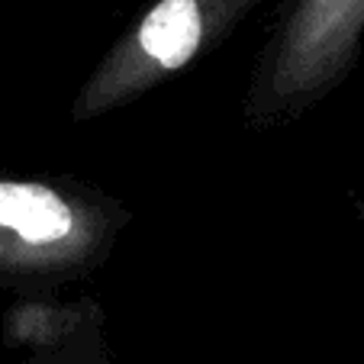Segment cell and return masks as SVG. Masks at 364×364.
Returning <instances> with one entry per match:
<instances>
[{"label":"cell","instance_id":"1","mask_svg":"<svg viewBox=\"0 0 364 364\" xmlns=\"http://www.w3.org/2000/svg\"><path fill=\"white\" fill-rule=\"evenodd\" d=\"M132 210L84 181L0 174V287L52 290L107 264Z\"/></svg>","mask_w":364,"mask_h":364},{"label":"cell","instance_id":"2","mask_svg":"<svg viewBox=\"0 0 364 364\" xmlns=\"http://www.w3.org/2000/svg\"><path fill=\"white\" fill-rule=\"evenodd\" d=\"M364 0H281L264 39L242 117L277 129L323 103L361 58Z\"/></svg>","mask_w":364,"mask_h":364},{"label":"cell","instance_id":"3","mask_svg":"<svg viewBox=\"0 0 364 364\" xmlns=\"http://www.w3.org/2000/svg\"><path fill=\"white\" fill-rule=\"evenodd\" d=\"M268 0H151L117 36L71 100L75 126L117 113L213 52Z\"/></svg>","mask_w":364,"mask_h":364},{"label":"cell","instance_id":"4","mask_svg":"<svg viewBox=\"0 0 364 364\" xmlns=\"http://www.w3.org/2000/svg\"><path fill=\"white\" fill-rule=\"evenodd\" d=\"M14 364H113V348L107 342L103 326H94L68 342L29 348V355H23Z\"/></svg>","mask_w":364,"mask_h":364}]
</instances>
